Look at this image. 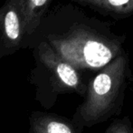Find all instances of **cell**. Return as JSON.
I'll list each match as a JSON object with an SVG mask.
<instances>
[{"mask_svg": "<svg viewBox=\"0 0 133 133\" xmlns=\"http://www.w3.org/2000/svg\"><path fill=\"white\" fill-rule=\"evenodd\" d=\"M126 35H117L97 18L78 23L67 33L52 39L58 56L77 70L97 73L123 51Z\"/></svg>", "mask_w": 133, "mask_h": 133, "instance_id": "cell-1", "label": "cell"}, {"mask_svg": "<svg viewBox=\"0 0 133 133\" xmlns=\"http://www.w3.org/2000/svg\"><path fill=\"white\" fill-rule=\"evenodd\" d=\"M130 80V56L125 49L87 82L84 100L76 109L74 122L90 128L119 116Z\"/></svg>", "mask_w": 133, "mask_h": 133, "instance_id": "cell-2", "label": "cell"}, {"mask_svg": "<svg viewBox=\"0 0 133 133\" xmlns=\"http://www.w3.org/2000/svg\"><path fill=\"white\" fill-rule=\"evenodd\" d=\"M44 59H45L46 64L54 72L62 88L74 91L81 96H84L87 82L83 80L79 70L66 62L58 56L54 50H51L50 48H46Z\"/></svg>", "mask_w": 133, "mask_h": 133, "instance_id": "cell-3", "label": "cell"}, {"mask_svg": "<svg viewBox=\"0 0 133 133\" xmlns=\"http://www.w3.org/2000/svg\"><path fill=\"white\" fill-rule=\"evenodd\" d=\"M76 3L115 20L133 16V0H81Z\"/></svg>", "mask_w": 133, "mask_h": 133, "instance_id": "cell-4", "label": "cell"}, {"mask_svg": "<svg viewBox=\"0 0 133 133\" xmlns=\"http://www.w3.org/2000/svg\"><path fill=\"white\" fill-rule=\"evenodd\" d=\"M83 128L59 117H50L41 122L40 133H82Z\"/></svg>", "mask_w": 133, "mask_h": 133, "instance_id": "cell-5", "label": "cell"}, {"mask_svg": "<svg viewBox=\"0 0 133 133\" xmlns=\"http://www.w3.org/2000/svg\"><path fill=\"white\" fill-rule=\"evenodd\" d=\"M5 31L11 40H16L20 36V21L16 10L10 9L5 16Z\"/></svg>", "mask_w": 133, "mask_h": 133, "instance_id": "cell-6", "label": "cell"}, {"mask_svg": "<svg viewBox=\"0 0 133 133\" xmlns=\"http://www.w3.org/2000/svg\"><path fill=\"white\" fill-rule=\"evenodd\" d=\"M104 133H133V127L129 116L116 118L108 126Z\"/></svg>", "mask_w": 133, "mask_h": 133, "instance_id": "cell-7", "label": "cell"}, {"mask_svg": "<svg viewBox=\"0 0 133 133\" xmlns=\"http://www.w3.org/2000/svg\"><path fill=\"white\" fill-rule=\"evenodd\" d=\"M132 81H133V71H132Z\"/></svg>", "mask_w": 133, "mask_h": 133, "instance_id": "cell-8", "label": "cell"}]
</instances>
